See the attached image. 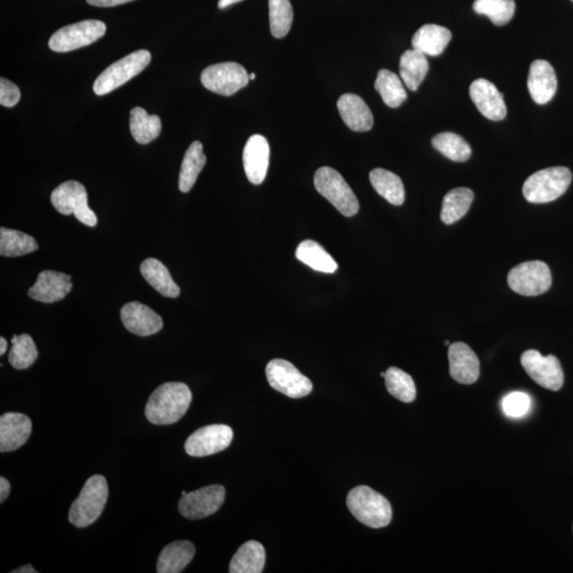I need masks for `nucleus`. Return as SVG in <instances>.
Here are the masks:
<instances>
[{
    "mask_svg": "<svg viewBox=\"0 0 573 573\" xmlns=\"http://www.w3.org/2000/svg\"><path fill=\"white\" fill-rule=\"evenodd\" d=\"M435 150L454 162H466L471 156V148L463 137L455 133L445 132L432 138Z\"/></svg>",
    "mask_w": 573,
    "mask_h": 573,
    "instance_id": "nucleus-35",
    "label": "nucleus"
},
{
    "mask_svg": "<svg viewBox=\"0 0 573 573\" xmlns=\"http://www.w3.org/2000/svg\"><path fill=\"white\" fill-rule=\"evenodd\" d=\"M450 376L462 385H472L479 379L480 363L474 350L463 342L449 345Z\"/></svg>",
    "mask_w": 573,
    "mask_h": 573,
    "instance_id": "nucleus-19",
    "label": "nucleus"
},
{
    "mask_svg": "<svg viewBox=\"0 0 573 573\" xmlns=\"http://www.w3.org/2000/svg\"><path fill=\"white\" fill-rule=\"evenodd\" d=\"M51 203L62 215L73 214L83 225L89 227L97 225L98 218L89 209L88 191L77 180H67L52 191Z\"/></svg>",
    "mask_w": 573,
    "mask_h": 573,
    "instance_id": "nucleus-7",
    "label": "nucleus"
},
{
    "mask_svg": "<svg viewBox=\"0 0 573 573\" xmlns=\"http://www.w3.org/2000/svg\"><path fill=\"white\" fill-rule=\"evenodd\" d=\"M475 195L470 188H455L446 194L440 211V219L445 225H454L470 210Z\"/></svg>",
    "mask_w": 573,
    "mask_h": 573,
    "instance_id": "nucleus-32",
    "label": "nucleus"
},
{
    "mask_svg": "<svg viewBox=\"0 0 573 573\" xmlns=\"http://www.w3.org/2000/svg\"><path fill=\"white\" fill-rule=\"evenodd\" d=\"M270 29L276 39L289 34L294 21V9L289 0H269Z\"/></svg>",
    "mask_w": 573,
    "mask_h": 573,
    "instance_id": "nucleus-38",
    "label": "nucleus"
},
{
    "mask_svg": "<svg viewBox=\"0 0 573 573\" xmlns=\"http://www.w3.org/2000/svg\"><path fill=\"white\" fill-rule=\"evenodd\" d=\"M501 407L507 416L523 417L530 410L531 398L523 392H512L503 398Z\"/></svg>",
    "mask_w": 573,
    "mask_h": 573,
    "instance_id": "nucleus-40",
    "label": "nucleus"
},
{
    "mask_svg": "<svg viewBox=\"0 0 573 573\" xmlns=\"http://www.w3.org/2000/svg\"><path fill=\"white\" fill-rule=\"evenodd\" d=\"M130 130L138 143L147 145L161 134V118L157 115H149L146 110L136 106L131 111Z\"/></svg>",
    "mask_w": 573,
    "mask_h": 573,
    "instance_id": "nucleus-31",
    "label": "nucleus"
},
{
    "mask_svg": "<svg viewBox=\"0 0 573 573\" xmlns=\"http://www.w3.org/2000/svg\"><path fill=\"white\" fill-rule=\"evenodd\" d=\"M193 394L183 382H166L159 386L149 397L146 417L154 424H172L180 421L187 412Z\"/></svg>",
    "mask_w": 573,
    "mask_h": 573,
    "instance_id": "nucleus-1",
    "label": "nucleus"
},
{
    "mask_svg": "<svg viewBox=\"0 0 573 573\" xmlns=\"http://www.w3.org/2000/svg\"><path fill=\"white\" fill-rule=\"evenodd\" d=\"M8 348V343L5 341L4 338H0V355H4L5 352H7Z\"/></svg>",
    "mask_w": 573,
    "mask_h": 573,
    "instance_id": "nucleus-46",
    "label": "nucleus"
},
{
    "mask_svg": "<svg viewBox=\"0 0 573 573\" xmlns=\"http://www.w3.org/2000/svg\"><path fill=\"white\" fill-rule=\"evenodd\" d=\"M103 21L89 19L63 27L50 37V48L56 52H68L93 44L105 34Z\"/></svg>",
    "mask_w": 573,
    "mask_h": 573,
    "instance_id": "nucleus-9",
    "label": "nucleus"
},
{
    "mask_svg": "<svg viewBox=\"0 0 573 573\" xmlns=\"http://www.w3.org/2000/svg\"><path fill=\"white\" fill-rule=\"evenodd\" d=\"M109 497L108 482L95 475L85 482L79 497L69 509V522L77 528H87L100 517Z\"/></svg>",
    "mask_w": 573,
    "mask_h": 573,
    "instance_id": "nucleus-3",
    "label": "nucleus"
},
{
    "mask_svg": "<svg viewBox=\"0 0 573 573\" xmlns=\"http://www.w3.org/2000/svg\"><path fill=\"white\" fill-rule=\"evenodd\" d=\"M243 167L247 178L254 185L263 184L267 177L270 164V146L263 135L255 134L248 138L243 149Z\"/></svg>",
    "mask_w": 573,
    "mask_h": 573,
    "instance_id": "nucleus-18",
    "label": "nucleus"
},
{
    "mask_svg": "<svg viewBox=\"0 0 573 573\" xmlns=\"http://www.w3.org/2000/svg\"><path fill=\"white\" fill-rule=\"evenodd\" d=\"M201 82L212 93L232 96L249 82L246 68L235 62L214 64L201 73Z\"/></svg>",
    "mask_w": 573,
    "mask_h": 573,
    "instance_id": "nucleus-10",
    "label": "nucleus"
},
{
    "mask_svg": "<svg viewBox=\"0 0 573 573\" xmlns=\"http://www.w3.org/2000/svg\"><path fill=\"white\" fill-rule=\"evenodd\" d=\"M151 62V53L142 50L122 57L121 60L111 64V66L96 79L94 93L104 96L113 92L132 78L140 74Z\"/></svg>",
    "mask_w": 573,
    "mask_h": 573,
    "instance_id": "nucleus-6",
    "label": "nucleus"
},
{
    "mask_svg": "<svg viewBox=\"0 0 573 573\" xmlns=\"http://www.w3.org/2000/svg\"><path fill=\"white\" fill-rule=\"evenodd\" d=\"M241 2H243V0H219V3H218V7H219V9H225L227 7H230V5L232 4H235Z\"/></svg>",
    "mask_w": 573,
    "mask_h": 573,
    "instance_id": "nucleus-44",
    "label": "nucleus"
},
{
    "mask_svg": "<svg viewBox=\"0 0 573 573\" xmlns=\"http://www.w3.org/2000/svg\"><path fill=\"white\" fill-rule=\"evenodd\" d=\"M347 504L354 517L366 527L385 528L391 523L390 502L373 488L365 485L353 488L348 493Z\"/></svg>",
    "mask_w": 573,
    "mask_h": 573,
    "instance_id": "nucleus-2",
    "label": "nucleus"
},
{
    "mask_svg": "<svg viewBox=\"0 0 573 573\" xmlns=\"http://www.w3.org/2000/svg\"><path fill=\"white\" fill-rule=\"evenodd\" d=\"M233 437V429L226 424H210L190 435L186 440L185 451L195 458H203L225 450L231 445Z\"/></svg>",
    "mask_w": 573,
    "mask_h": 573,
    "instance_id": "nucleus-14",
    "label": "nucleus"
},
{
    "mask_svg": "<svg viewBox=\"0 0 573 573\" xmlns=\"http://www.w3.org/2000/svg\"><path fill=\"white\" fill-rule=\"evenodd\" d=\"M39 248L35 239L23 232L0 228V255L4 257H19Z\"/></svg>",
    "mask_w": 573,
    "mask_h": 573,
    "instance_id": "nucleus-33",
    "label": "nucleus"
},
{
    "mask_svg": "<svg viewBox=\"0 0 573 573\" xmlns=\"http://www.w3.org/2000/svg\"><path fill=\"white\" fill-rule=\"evenodd\" d=\"M120 315L127 331L140 337L152 336L161 332L164 326L161 316L140 302H127L122 307Z\"/></svg>",
    "mask_w": 573,
    "mask_h": 573,
    "instance_id": "nucleus-15",
    "label": "nucleus"
},
{
    "mask_svg": "<svg viewBox=\"0 0 573 573\" xmlns=\"http://www.w3.org/2000/svg\"><path fill=\"white\" fill-rule=\"evenodd\" d=\"M375 89L379 93L384 103L392 109L398 108L408 98L401 78L387 69H381L377 74Z\"/></svg>",
    "mask_w": 573,
    "mask_h": 573,
    "instance_id": "nucleus-34",
    "label": "nucleus"
},
{
    "mask_svg": "<svg viewBox=\"0 0 573 573\" xmlns=\"http://www.w3.org/2000/svg\"><path fill=\"white\" fill-rule=\"evenodd\" d=\"M141 272L149 284L164 297L175 299L180 295V286L174 283L169 270L157 259L148 258L141 264Z\"/></svg>",
    "mask_w": 573,
    "mask_h": 573,
    "instance_id": "nucleus-25",
    "label": "nucleus"
},
{
    "mask_svg": "<svg viewBox=\"0 0 573 573\" xmlns=\"http://www.w3.org/2000/svg\"><path fill=\"white\" fill-rule=\"evenodd\" d=\"M508 284L509 288L520 295L543 294L552 285L549 265L540 260L520 264L509 271Z\"/></svg>",
    "mask_w": 573,
    "mask_h": 573,
    "instance_id": "nucleus-8",
    "label": "nucleus"
},
{
    "mask_svg": "<svg viewBox=\"0 0 573 573\" xmlns=\"http://www.w3.org/2000/svg\"><path fill=\"white\" fill-rule=\"evenodd\" d=\"M12 348L9 354V363L16 370H26L30 368L39 357L36 345L29 334L23 333L20 336H13Z\"/></svg>",
    "mask_w": 573,
    "mask_h": 573,
    "instance_id": "nucleus-36",
    "label": "nucleus"
},
{
    "mask_svg": "<svg viewBox=\"0 0 573 573\" xmlns=\"http://www.w3.org/2000/svg\"><path fill=\"white\" fill-rule=\"evenodd\" d=\"M429 71L426 55L416 50L402 53L400 62V74L406 87L416 92Z\"/></svg>",
    "mask_w": 573,
    "mask_h": 573,
    "instance_id": "nucleus-28",
    "label": "nucleus"
},
{
    "mask_svg": "<svg viewBox=\"0 0 573 573\" xmlns=\"http://www.w3.org/2000/svg\"><path fill=\"white\" fill-rule=\"evenodd\" d=\"M265 562L264 546L249 540L238 549L230 564L231 573H262Z\"/></svg>",
    "mask_w": 573,
    "mask_h": 573,
    "instance_id": "nucleus-26",
    "label": "nucleus"
},
{
    "mask_svg": "<svg viewBox=\"0 0 573 573\" xmlns=\"http://www.w3.org/2000/svg\"><path fill=\"white\" fill-rule=\"evenodd\" d=\"M451 40V32L439 25H424L413 35V50L426 56L438 57L445 50Z\"/></svg>",
    "mask_w": 573,
    "mask_h": 573,
    "instance_id": "nucleus-24",
    "label": "nucleus"
},
{
    "mask_svg": "<svg viewBox=\"0 0 573 573\" xmlns=\"http://www.w3.org/2000/svg\"><path fill=\"white\" fill-rule=\"evenodd\" d=\"M73 289L72 276L57 271L45 270L37 276L35 284L31 286L28 294L37 302L52 304L65 299Z\"/></svg>",
    "mask_w": 573,
    "mask_h": 573,
    "instance_id": "nucleus-16",
    "label": "nucleus"
},
{
    "mask_svg": "<svg viewBox=\"0 0 573 573\" xmlns=\"http://www.w3.org/2000/svg\"><path fill=\"white\" fill-rule=\"evenodd\" d=\"M475 12L486 15L496 26H504L513 19L515 9L514 0H475Z\"/></svg>",
    "mask_w": 573,
    "mask_h": 573,
    "instance_id": "nucleus-39",
    "label": "nucleus"
},
{
    "mask_svg": "<svg viewBox=\"0 0 573 573\" xmlns=\"http://www.w3.org/2000/svg\"><path fill=\"white\" fill-rule=\"evenodd\" d=\"M20 100V90L7 79L0 80V104L5 108H13Z\"/></svg>",
    "mask_w": 573,
    "mask_h": 573,
    "instance_id": "nucleus-41",
    "label": "nucleus"
},
{
    "mask_svg": "<svg viewBox=\"0 0 573 573\" xmlns=\"http://www.w3.org/2000/svg\"><path fill=\"white\" fill-rule=\"evenodd\" d=\"M195 548L188 540H178L164 546L159 554L157 565L158 573L182 572L193 561Z\"/></svg>",
    "mask_w": 573,
    "mask_h": 573,
    "instance_id": "nucleus-23",
    "label": "nucleus"
},
{
    "mask_svg": "<svg viewBox=\"0 0 573 573\" xmlns=\"http://www.w3.org/2000/svg\"><path fill=\"white\" fill-rule=\"evenodd\" d=\"M12 573H36L37 570L34 569L31 565H25L19 568V569L11 571Z\"/></svg>",
    "mask_w": 573,
    "mask_h": 573,
    "instance_id": "nucleus-45",
    "label": "nucleus"
},
{
    "mask_svg": "<svg viewBox=\"0 0 573 573\" xmlns=\"http://www.w3.org/2000/svg\"><path fill=\"white\" fill-rule=\"evenodd\" d=\"M248 78L249 80H254L255 78H256V74L255 73L248 74Z\"/></svg>",
    "mask_w": 573,
    "mask_h": 573,
    "instance_id": "nucleus-47",
    "label": "nucleus"
},
{
    "mask_svg": "<svg viewBox=\"0 0 573 573\" xmlns=\"http://www.w3.org/2000/svg\"><path fill=\"white\" fill-rule=\"evenodd\" d=\"M470 95L472 103L487 119L500 121L506 118L508 110L503 95L492 82L485 79L476 80L470 85Z\"/></svg>",
    "mask_w": 573,
    "mask_h": 573,
    "instance_id": "nucleus-17",
    "label": "nucleus"
},
{
    "mask_svg": "<svg viewBox=\"0 0 573 573\" xmlns=\"http://www.w3.org/2000/svg\"><path fill=\"white\" fill-rule=\"evenodd\" d=\"M386 386L392 396L402 402H412L416 397V384L412 377L397 368H390L386 371Z\"/></svg>",
    "mask_w": 573,
    "mask_h": 573,
    "instance_id": "nucleus-37",
    "label": "nucleus"
},
{
    "mask_svg": "<svg viewBox=\"0 0 573 573\" xmlns=\"http://www.w3.org/2000/svg\"><path fill=\"white\" fill-rule=\"evenodd\" d=\"M380 376L384 377V378H385L386 373H381Z\"/></svg>",
    "mask_w": 573,
    "mask_h": 573,
    "instance_id": "nucleus-48",
    "label": "nucleus"
},
{
    "mask_svg": "<svg viewBox=\"0 0 573 573\" xmlns=\"http://www.w3.org/2000/svg\"><path fill=\"white\" fill-rule=\"evenodd\" d=\"M295 256L300 262L318 272L334 273L338 269L336 260L317 241L301 242L296 248Z\"/></svg>",
    "mask_w": 573,
    "mask_h": 573,
    "instance_id": "nucleus-29",
    "label": "nucleus"
},
{
    "mask_svg": "<svg viewBox=\"0 0 573 573\" xmlns=\"http://www.w3.org/2000/svg\"><path fill=\"white\" fill-rule=\"evenodd\" d=\"M11 485L4 477L0 478V502H4L10 495Z\"/></svg>",
    "mask_w": 573,
    "mask_h": 573,
    "instance_id": "nucleus-43",
    "label": "nucleus"
},
{
    "mask_svg": "<svg viewBox=\"0 0 573 573\" xmlns=\"http://www.w3.org/2000/svg\"><path fill=\"white\" fill-rule=\"evenodd\" d=\"M520 363L531 378L545 389L559 391L564 385V373L555 355L544 357L538 350L529 349L523 354Z\"/></svg>",
    "mask_w": 573,
    "mask_h": 573,
    "instance_id": "nucleus-12",
    "label": "nucleus"
},
{
    "mask_svg": "<svg viewBox=\"0 0 573 573\" xmlns=\"http://www.w3.org/2000/svg\"><path fill=\"white\" fill-rule=\"evenodd\" d=\"M315 187L318 194L336 207L345 217H354L359 210V202L342 175L331 167H322L315 174Z\"/></svg>",
    "mask_w": 573,
    "mask_h": 573,
    "instance_id": "nucleus-5",
    "label": "nucleus"
},
{
    "mask_svg": "<svg viewBox=\"0 0 573 573\" xmlns=\"http://www.w3.org/2000/svg\"><path fill=\"white\" fill-rule=\"evenodd\" d=\"M338 110L344 124L355 132H368L374 126V117L364 103L357 95L345 94L338 100Z\"/></svg>",
    "mask_w": 573,
    "mask_h": 573,
    "instance_id": "nucleus-22",
    "label": "nucleus"
},
{
    "mask_svg": "<svg viewBox=\"0 0 573 573\" xmlns=\"http://www.w3.org/2000/svg\"><path fill=\"white\" fill-rule=\"evenodd\" d=\"M225 500V486H205L182 496L179 502V511L185 518L203 519L215 514Z\"/></svg>",
    "mask_w": 573,
    "mask_h": 573,
    "instance_id": "nucleus-13",
    "label": "nucleus"
},
{
    "mask_svg": "<svg viewBox=\"0 0 573 573\" xmlns=\"http://www.w3.org/2000/svg\"><path fill=\"white\" fill-rule=\"evenodd\" d=\"M370 180L377 194L389 203L400 206L405 202V187L398 175L389 170L376 168L370 173Z\"/></svg>",
    "mask_w": 573,
    "mask_h": 573,
    "instance_id": "nucleus-27",
    "label": "nucleus"
},
{
    "mask_svg": "<svg viewBox=\"0 0 573 573\" xmlns=\"http://www.w3.org/2000/svg\"><path fill=\"white\" fill-rule=\"evenodd\" d=\"M571 2L573 3V0H571Z\"/></svg>",
    "mask_w": 573,
    "mask_h": 573,
    "instance_id": "nucleus-50",
    "label": "nucleus"
},
{
    "mask_svg": "<svg viewBox=\"0 0 573 573\" xmlns=\"http://www.w3.org/2000/svg\"><path fill=\"white\" fill-rule=\"evenodd\" d=\"M32 432L31 419L21 413H5L0 417V451L10 453L26 444Z\"/></svg>",
    "mask_w": 573,
    "mask_h": 573,
    "instance_id": "nucleus-20",
    "label": "nucleus"
},
{
    "mask_svg": "<svg viewBox=\"0 0 573 573\" xmlns=\"http://www.w3.org/2000/svg\"><path fill=\"white\" fill-rule=\"evenodd\" d=\"M528 89L534 103L544 105L554 97L557 89V79L554 68L549 62L536 60L531 64Z\"/></svg>",
    "mask_w": 573,
    "mask_h": 573,
    "instance_id": "nucleus-21",
    "label": "nucleus"
},
{
    "mask_svg": "<svg viewBox=\"0 0 573 573\" xmlns=\"http://www.w3.org/2000/svg\"><path fill=\"white\" fill-rule=\"evenodd\" d=\"M572 174L566 167H551L535 172L525 180L524 199L534 204L549 203L559 199L569 188Z\"/></svg>",
    "mask_w": 573,
    "mask_h": 573,
    "instance_id": "nucleus-4",
    "label": "nucleus"
},
{
    "mask_svg": "<svg viewBox=\"0 0 573 573\" xmlns=\"http://www.w3.org/2000/svg\"><path fill=\"white\" fill-rule=\"evenodd\" d=\"M445 345H450L449 341H445Z\"/></svg>",
    "mask_w": 573,
    "mask_h": 573,
    "instance_id": "nucleus-49",
    "label": "nucleus"
},
{
    "mask_svg": "<svg viewBox=\"0 0 573 573\" xmlns=\"http://www.w3.org/2000/svg\"><path fill=\"white\" fill-rule=\"evenodd\" d=\"M269 385L274 390L290 398L309 395L313 386L309 378L302 375L295 366L284 359L270 361L265 368Z\"/></svg>",
    "mask_w": 573,
    "mask_h": 573,
    "instance_id": "nucleus-11",
    "label": "nucleus"
},
{
    "mask_svg": "<svg viewBox=\"0 0 573 573\" xmlns=\"http://www.w3.org/2000/svg\"><path fill=\"white\" fill-rule=\"evenodd\" d=\"M89 4L95 5V7L108 8L115 7V5L124 4L130 2H134V0H87Z\"/></svg>",
    "mask_w": 573,
    "mask_h": 573,
    "instance_id": "nucleus-42",
    "label": "nucleus"
},
{
    "mask_svg": "<svg viewBox=\"0 0 573 573\" xmlns=\"http://www.w3.org/2000/svg\"><path fill=\"white\" fill-rule=\"evenodd\" d=\"M207 158L203 153V145L194 141L186 151L182 166H180L179 188L182 193H188L194 187L196 179L203 170Z\"/></svg>",
    "mask_w": 573,
    "mask_h": 573,
    "instance_id": "nucleus-30",
    "label": "nucleus"
}]
</instances>
